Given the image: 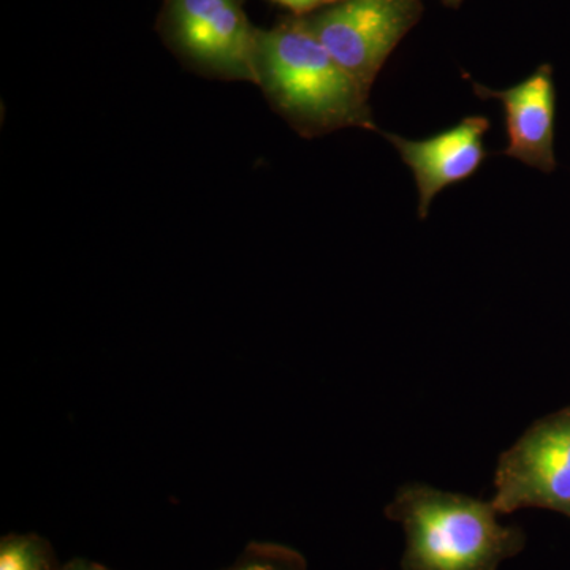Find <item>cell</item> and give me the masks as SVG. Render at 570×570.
I'll return each mask as SVG.
<instances>
[{
	"label": "cell",
	"mask_w": 570,
	"mask_h": 570,
	"mask_svg": "<svg viewBox=\"0 0 570 570\" xmlns=\"http://www.w3.org/2000/svg\"><path fill=\"white\" fill-rule=\"evenodd\" d=\"M255 81L284 121L303 138L358 127L379 132L370 92L347 73L302 18L257 29Z\"/></svg>",
	"instance_id": "1"
},
{
	"label": "cell",
	"mask_w": 570,
	"mask_h": 570,
	"mask_svg": "<svg viewBox=\"0 0 570 570\" xmlns=\"http://www.w3.org/2000/svg\"><path fill=\"white\" fill-rule=\"evenodd\" d=\"M490 502L426 485H406L387 517L406 534L403 570H498L519 554L524 534L505 527Z\"/></svg>",
	"instance_id": "2"
},
{
	"label": "cell",
	"mask_w": 570,
	"mask_h": 570,
	"mask_svg": "<svg viewBox=\"0 0 570 570\" xmlns=\"http://www.w3.org/2000/svg\"><path fill=\"white\" fill-rule=\"evenodd\" d=\"M246 0H164L160 37L194 73L220 81H255L257 29Z\"/></svg>",
	"instance_id": "3"
},
{
	"label": "cell",
	"mask_w": 570,
	"mask_h": 570,
	"mask_svg": "<svg viewBox=\"0 0 570 570\" xmlns=\"http://www.w3.org/2000/svg\"><path fill=\"white\" fill-rule=\"evenodd\" d=\"M422 0H337L302 18L336 62L367 92L422 17Z\"/></svg>",
	"instance_id": "4"
},
{
	"label": "cell",
	"mask_w": 570,
	"mask_h": 570,
	"mask_svg": "<svg viewBox=\"0 0 570 570\" xmlns=\"http://www.w3.org/2000/svg\"><path fill=\"white\" fill-rule=\"evenodd\" d=\"M491 504L501 515L547 509L570 517V406L535 422L502 453Z\"/></svg>",
	"instance_id": "5"
},
{
	"label": "cell",
	"mask_w": 570,
	"mask_h": 570,
	"mask_svg": "<svg viewBox=\"0 0 570 570\" xmlns=\"http://www.w3.org/2000/svg\"><path fill=\"white\" fill-rule=\"evenodd\" d=\"M490 121L483 116H469L459 126L422 141L400 135L384 134L403 163L414 174L419 189V216L425 219L434 197L479 170L487 157L483 137Z\"/></svg>",
	"instance_id": "6"
},
{
	"label": "cell",
	"mask_w": 570,
	"mask_h": 570,
	"mask_svg": "<svg viewBox=\"0 0 570 570\" xmlns=\"http://www.w3.org/2000/svg\"><path fill=\"white\" fill-rule=\"evenodd\" d=\"M472 88L480 99L499 100L504 107L509 137L505 156L543 174L554 171L557 89L550 63H543L530 78L504 91H494L474 81Z\"/></svg>",
	"instance_id": "7"
},
{
	"label": "cell",
	"mask_w": 570,
	"mask_h": 570,
	"mask_svg": "<svg viewBox=\"0 0 570 570\" xmlns=\"http://www.w3.org/2000/svg\"><path fill=\"white\" fill-rule=\"evenodd\" d=\"M50 540L36 532L0 539V570H62Z\"/></svg>",
	"instance_id": "8"
},
{
	"label": "cell",
	"mask_w": 570,
	"mask_h": 570,
	"mask_svg": "<svg viewBox=\"0 0 570 570\" xmlns=\"http://www.w3.org/2000/svg\"><path fill=\"white\" fill-rule=\"evenodd\" d=\"M302 553L273 542H250L235 562L223 570H306Z\"/></svg>",
	"instance_id": "9"
},
{
	"label": "cell",
	"mask_w": 570,
	"mask_h": 570,
	"mask_svg": "<svg viewBox=\"0 0 570 570\" xmlns=\"http://www.w3.org/2000/svg\"><path fill=\"white\" fill-rule=\"evenodd\" d=\"M272 2L284 7V9L291 11L294 17H306V14L324 9V7L332 6V3L337 2V0H272Z\"/></svg>",
	"instance_id": "10"
},
{
	"label": "cell",
	"mask_w": 570,
	"mask_h": 570,
	"mask_svg": "<svg viewBox=\"0 0 570 570\" xmlns=\"http://www.w3.org/2000/svg\"><path fill=\"white\" fill-rule=\"evenodd\" d=\"M62 570H112L107 566L99 564V562L86 560V558H73V560L66 562Z\"/></svg>",
	"instance_id": "11"
},
{
	"label": "cell",
	"mask_w": 570,
	"mask_h": 570,
	"mask_svg": "<svg viewBox=\"0 0 570 570\" xmlns=\"http://www.w3.org/2000/svg\"><path fill=\"white\" fill-rule=\"evenodd\" d=\"M441 2L444 3V6L450 7V9H459L464 0H441Z\"/></svg>",
	"instance_id": "12"
}]
</instances>
